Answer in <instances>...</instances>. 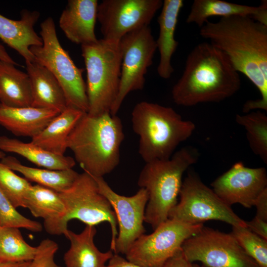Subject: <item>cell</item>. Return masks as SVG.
<instances>
[{
    "label": "cell",
    "mask_w": 267,
    "mask_h": 267,
    "mask_svg": "<svg viewBox=\"0 0 267 267\" xmlns=\"http://www.w3.org/2000/svg\"><path fill=\"white\" fill-rule=\"evenodd\" d=\"M199 34L221 50L236 71L258 89L261 98L246 101L243 112H267V25L249 17H222L216 22L206 21Z\"/></svg>",
    "instance_id": "1"
},
{
    "label": "cell",
    "mask_w": 267,
    "mask_h": 267,
    "mask_svg": "<svg viewBox=\"0 0 267 267\" xmlns=\"http://www.w3.org/2000/svg\"><path fill=\"white\" fill-rule=\"evenodd\" d=\"M241 80L227 56L210 43L196 45L188 54L172 96L178 105L190 107L219 102L240 89Z\"/></svg>",
    "instance_id": "2"
},
{
    "label": "cell",
    "mask_w": 267,
    "mask_h": 267,
    "mask_svg": "<svg viewBox=\"0 0 267 267\" xmlns=\"http://www.w3.org/2000/svg\"><path fill=\"white\" fill-rule=\"evenodd\" d=\"M124 138L122 121L116 115L85 113L68 137L67 148L84 172L103 177L118 166Z\"/></svg>",
    "instance_id": "3"
},
{
    "label": "cell",
    "mask_w": 267,
    "mask_h": 267,
    "mask_svg": "<svg viewBox=\"0 0 267 267\" xmlns=\"http://www.w3.org/2000/svg\"><path fill=\"white\" fill-rule=\"evenodd\" d=\"M132 124L139 137L138 153L145 163L170 158L195 129L193 122L183 120L172 108L145 101L134 106Z\"/></svg>",
    "instance_id": "4"
},
{
    "label": "cell",
    "mask_w": 267,
    "mask_h": 267,
    "mask_svg": "<svg viewBox=\"0 0 267 267\" xmlns=\"http://www.w3.org/2000/svg\"><path fill=\"white\" fill-rule=\"evenodd\" d=\"M199 157L198 150L189 146L175 152L168 159L145 163L137 184L148 193L144 222L153 230L169 219L170 211L178 203L183 175Z\"/></svg>",
    "instance_id": "5"
},
{
    "label": "cell",
    "mask_w": 267,
    "mask_h": 267,
    "mask_svg": "<svg viewBox=\"0 0 267 267\" xmlns=\"http://www.w3.org/2000/svg\"><path fill=\"white\" fill-rule=\"evenodd\" d=\"M87 72V113L98 116L110 113L117 97L121 76L119 43L103 39L81 45Z\"/></svg>",
    "instance_id": "6"
},
{
    "label": "cell",
    "mask_w": 267,
    "mask_h": 267,
    "mask_svg": "<svg viewBox=\"0 0 267 267\" xmlns=\"http://www.w3.org/2000/svg\"><path fill=\"white\" fill-rule=\"evenodd\" d=\"M41 46L30 49L35 61L45 67L57 80L63 90L67 107L87 113L89 103L84 69L78 68L61 45L53 18L47 17L40 25Z\"/></svg>",
    "instance_id": "7"
},
{
    "label": "cell",
    "mask_w": 267,
    "mask_h": 267,
    "mask_svg": "<svg viewBox=\"0 0 267 267\" xmlns=\"http://www.w3.org/2000/svg\"><path fill=\"white\" fill-rule=\"evenodd\" d=\"M179 195V201L170 211L169 219L189 224L216 220L232 226L247 227L246 221L238 216L194 172H188Z\"/></svg>",
    "instance_id": "8"
},
{
    "label": "cell",
    "mask_w": 267,
    "mask_h": 267,
    "mask_svg": "<svg viewBox=\"0 0 267 267\" xmlns=\"http://www.w3.org/2000/svg\"><path fill=\"white\" fill-rule=\"evenodd\" d=\"M59 194L66 209L63 220L64 228L68 229V223L73 219L94 226L107 222L111 230L110 249L114 252L118 235L117 218L110 203L100 192L92 177L85 172L79 174L72 186Z\"/></svg>",
    "instance_id": "9"
},
{
    "label": "cell",
    "mask_w": 267,
    "mask_h": 267,
    "mask_svg": "<svg viewBox=\"0 0 267 267\" xmlns=\"http://www.w3.org/2000/svg\"><path fill=\"white\" fill-rule=\"evenodd\" d=\"M203 226V223L189 224L168 219L152 233L139 237L127 251L126 259L143 267H163L181 249L183 242Z\"/></svg>",
    "instance_id": "10"
},
{
    "label": "cell",
    "mask_w": 267,
    "mask_h": 267,
    "mask_svg": "<svg viewBox=\"0 0 267 267\" xmlns=\"http://www.w3.org/2000/svg\"><path fill=\"white\" fill-rule=\"evenodd\" d=\"M122 53L121 76L119 92L110 113L116 115L127 95L142 90L145 76L152 65L157 49L150 27L145 26L131 32L119 42Z\"/></svg>",
    "instance_id": "11"
},
{
    "label": "cell",
    "mask_w": 267,
    "mask_h": 267,
    "mask_svg": "<svg viewBox=\"0 0 267 267\" xmlns=\"http://www.w3.org/2000/svg\"><path fill=\"white\" fill-rule=\"evenodd\" d=\"M181 249L191 263L198 261L207 267H260L240 246L231 233L204 226L187 239Z\"/></svg>",
    "instance_id": "12"
},
{
    "label": "cell",
    "mask_w": 267,
    "mask_h": 267,
    "mask_svg": "<svg viewBox=\"0 0 267 267\" xmlns=\"http://www.w3.org/2000/svg\"><path fill=\"white\" fill-rule=\"evenodd\" d=\"M162 4L161 0H103L97 11L102 39L119 43L127 34L149 26Z\"/></svg>",
    "instance_id": "13"
},
{
    "label": "cell",
    "mask_w": 267,
    "mask_h": 267,
    "mask_svg": "<svg viewBox=\"0 0 267 267\" xmlns=\"http://www.w3.org/2000/svg\"><path fill=\"white\" fill-rule=\"evenodd\" d=\"M91 176L100 192L110 203L117 218L119 231L114 253L125 255L132 244L146 231L143 223L148 193L140 188L132 196L121 195L113 190L103 177Z\"/></svg>",
    "instance_id": "14"
},
{
    "label": "cell",
    "mask_w": 267,
    "mask_h": 267,
    "mask_svg": "<svg viewBox=\"0 0 267 267\" xmlns=\"http://www.w3.org/2000/svg\"><path fill=\"white\" fill-rule=\"evenodd\" d=\"M211 186L229 206L238 203L250 208L267 189V171L263 167L249 168L238 162L213 181Z\"/></svg>",
    "instance_id": "15"
},
{
    "label": "cell",
    "mask_w": 267,
    "mask_h": 267,
    "mask_svg": "<svg viewBox=\"0 0 267 267\" xmlns=\"http://www.w3.org/2000/svg\"><path fill=\"white\" fill-rule=\"evenodd\" d=\"M98 5L96 0H69L59 20V27L67 38L81 45L95 43Z\"/></svg>",
    "instance_id": "16"
},
{
    "label": "cell",
    "mask_w": 267,
    "mask_h": 267,
    "mask_svg": "<svg viewBox=\"0 0 267 267\" xmlns=\"http://www.w3.org/2000/svg\"><path fill=\"white\" fill-rule=\"evenodd\" d=\"M40 15L37 11L23 10L20 19L15 20L0 14V39L16 50L25 62L35 61L30 47L43 44L41 37L34 29Z\"/></svg>",
    "instance_id": "17"
},
{
    "label": "cell",
    "mask_w": 267,
    "mask_h": 267,
    "mask_svg": "<svg viewBox=\"0 0 267 267\" xmlns=\"http://www.w3.org/2000/svg\"><path fill=\"white\" fill-rule=\"evenodd\" d=\"M25 208L33 216L43 219L48 233L61 235L68 229L63 225L66 209L59 193L37 184L32 185L26 197Z\"/></svg>",
    "instance_id": "18"
},
{
    "label": "cell",
    "mask_w": 267,
    "mask_h": 267,
    "mask_svg": "<svg viewBox=\"0 0 267 267\" xmlns=\"http://www.w3.org/2000/svg\"><path fill=\"white\" fill-rule=\"evenodd\" d=\"M212 16L221 18L249 17L267 25V1L262 0L260 5L254 6L221 0H195L186 21L187 23H194L201 27Z\"/></svg>",
    "instance_id": "19"
},
{
    "label": "cell",
    "mask_w": 267,
    "mask_h": 267,
    "mask_svg": "<svg viewBox=\"0 0 267 267\" xmlns=\"http://www.w3.org/2000/svg\"><path fill=\"white\" fill-rule=\"evenodd\" d=\"M183 6L182 0H164L158 18L159 34L156 43L160 53V61L157 72L164 79L170 78L174 71L171 59L178 44L175 38V34Z\"/></svg>",
    "instance_id": "20"
},
{
    "label": "cell",
    "mask_w": 267,
    "mask_h": 267,
    "mask_svg": "<svg viewBox=\"0 0 267 267\" xmlns=\"http://www.w3.org/2000/svg\"><path fill=\"white\" fill-rule=\"evenodd\" d=\"M60 113L32 106L13 107L0 104V125L16 136L38 135Z\"/></svg>",
    "instance_id": "21"
},
{
    "label": "cell",
    "mask_w": 267,
    "mask_h": 267,
    "mask_svg": "<svg viewBox=\"0 0 267 267\" xmlns=\"http://www.w3.org/2000/svg\"><path fill=\"white\" fill-rule=\"evenodd\" d=\"M25 63L31 85V106L54 110L59 113L64 111L67 107L66 98L54 76L35 61Z\"/></svg>",
    "instance_id": "22"
},
{
    "label": "cell",
    "mask_w": 267,
    "mask_h": 267,
    "mask_svg": "<svg viewBox=\"0 0 267 267\" xmlns=\"http://www.w3.org/2000/svg\"><path fill=\"white\" fill-rule=\"evenodd\" d=\"M94 226L86 225L79 233L68 229L63 235L70 242V246L64 254L66 267H105L113 256L111 250L100 251L94 243L96 234Z\"/></svg>",
    "instance_id": "23"
},
{
    "label": "cell",
    "mask_w": 267,
    "mask_h": 267,
    "mask_svg": "<svg viewBox=\"0 0 267 267\" xmlns=\"http://www.w3.org/2000/svg\"><path fill=\"white\" fill-rule=\"evenodd\" d=\"M85 113L67 107L54 117L31 142L52 153L64 155L67 140L72 130Z\"/></svg>",
    "instance_id": "24"
},
{
    "label": "cell",
    "mask_w": 267,
    "mask_h": 267,
    "mask_svg": "<svg viewBox=\"0 0 267 267\" xmlns=\"http://www.w3.org/2000/svg\"><path fill=\"white\" fill-rule=\"evenodd\" d=\"M15 66L0 60V104L13 107L31 106L29 76Z\"/></svg>",
    "instance_id": "25"
},
{
    "label": "cell",
    "mask_w": 267,
    "mask_h": 267,
    "mask_svg": "<svg viewBox=\"0 0 267 267\" xmlns=\"http://www.w3.org/2000/svg\"><path fill=\"white\" fill-rule=\"evenodd\" d=\"M0 150L17 154L39 167L50 170L72 169L76 164L71 157L56 155L31 142H24L4 135L0 136Z\"/></svg>",
    "instance_id": "26"
},
{
    "label": "cell",
    "mask_w": 267,
    "mask_h": 267,
    "mask_svg": "<svg viewBox=\"0 0 267 267\" xmlns=\"http://www.w3.org/2000/svg\"><path fill=\"white\" fill-rule=\"evenodd\" d=\"M13 171L21 174L29 181L51 189L58 193L69 188L79 173L73 169L53 170L28 167L22 164L16 158L5 156L0 161Z\"/></svg>",
    "instance_id": "27"
},
{
    "label": "cell",
    "mask_w": 267,
    "mask_h": 267,
    "mask_svg": "<svg viewBox=\"0 0 267 267\" xmlns=\"http://www.w3.org/2000/svg\"><path fill=\"white\" fill-rule=\"evenodd\" d=\"M37 250L24 240L19 228L1 227L0 231V262L18 263L31 262Z\"/></svg>",
    "instance_id": "28"
},
{
    "label": "cell",
    "mask_w": 267,
    "mask_h": 267,
    "mask_svg": "<svg viewBox=\"0 0 267 267\" xmlns=\"http://www.w3.org/2000/svg\"><path fill=\"white\" fill-rule=\"evenodd\" d=\"M235 121L246 131V137L253 152L267 164V116L260 110L236 114Z\"/></svg>",
    "instance_id": "29"
},
{
    "label": "cell",
    "mask_w": 267,
    "mask_h": 267,
    "mask_svg": "<svg viewBox=\"0 0 267 267\" xmlns=\"http://www.w3.org/2000/svg\"><path fill=\"white\" fill-rule=\"evenodd\" d=\"M32 184L25 178L0 162V187L16 208H25V199Z\"/></svg>",
    "instance_id": "30"
},
{
    "label": "cell",
    "mask_w": 267,
    "mask_h": 267,
    "mask_svg": "<svg viewBox=\"0 0 267 267\" xmlns=\"http://www.w3.org/2000/svg\"><path fill=\"white\" fill-rule=\"evenodd\" d=\"M231 233L246 254L260 267H267V240L246 227L232 226Z\"/></svg>",
    "instance_id": "31"
},
{
    "label": "cell",
    "mask_w": 267,
    "mask_h": 267,
    "mask_svg": "<svg viewBox=\"0 0 267 267\" xmlns=\"http://www.w3.org/2000/svg\"><path fill=\"white\" fill-rule=\"evenodd\" d=\"M0 224L1 227L23 228L35 232H41L43 229L41 223L30 220L18 212L0 187Z\"/></svg>",
    "instance_id": "32"
},
{
    "label": "cell",
    "mask_w": 267,
    "mask_h": 267,
    "mask_svg": "<svg viewBox=\"0 0 267 267\" xmlns=\"http://www.w3.org/2000/svg\"><path fill=\"white\" fill-rule=\"evenodd\" d=\"M36 255L26 267H61L55 262V254L58 250V245L54 241L43 240L37 247Z\"/></svg>",
    "instance_id": "33"
},
{
    "label": "cell",
    "mask_w": 267,
    "mask_h": 267,
    "mask_svg": "<svg viewBox=\"0 0 267 267\" xmlns=\"http://www.w3.org/2000/svg\"><path fill=\"white\" fill-rule=\"evenodd\" d=\"M246 223L249 230L267 240V221L255 216L251 221H246Z\"/></svg>",
    "instance_id": "34"
},
{
    "label": "cell",
    "mask_w": 267,
    "mask_h": 267,
    "mask_svg": "<svg viewBox=\"0 0 267 267\" xmlns=\"http://www.w3.org/2000/svg\"><path fill=\"white\" fill-rule=\"evenodd\" d=\"M163 267H192V263L185 258L181 249L166 262Z\"/></svg>",
    "instance_id": "35"
},
{
    "label": "cell",
    "mask_w": 267,
    "mask_h": 267,
    "mask_svg": "<svg viewBox=\"0 0 267 267\" xmlns=\"http://www.w3.org/2000/svg\"><path fill=\"white\" fill-rule=\"evenodd\" d=\"M254 206L257 209L255 216L267 221V189L259 195Z\"/></svg>",
    "instance_id": "36"
},
{
    "label": "cell",
    "mask_w": 267,
    "mask_h": 267,
    "mask_svg": "<svg viewBox=\"0 0 267 267\" xmlns=\"http://www.w3.org/2000/svg\"><path fill=\"white\" fill-rule=\"evenodd\" d=\"M105 267H143L134 264L126 259L120 256L119 254H114L109 260L108 263Z\"/></svg>",
    "instance_id": "37"
},
{
    "label": "cell",
    "mask_w": 267,
    "mask_h": 267,
    "mask_svg": "<svg viewBox=\"0 0 267 267\" xmlns=\"http://www.w3.org/2000/svg\"><path fill=\"white\" fill-rule=\"evenodd\" d=\"M0 60L4 61L16 66L18 65L17 64L8 54L5 48L1 44H0Z\"/></svg>",
    "instance_id": "38"
},
{
    "label": "cell",
    "mask_w": 267,
    "mask_h": 267,
    "mask_svg": "<svg viewBox=\"0 0 267 267\" xmlns=\"http://www.w3.org/2000/svg\"><path fill=\"white\" fill-rule=\"evenodd\" d=\"M30 262L12 263L0 262V267H26Z\"/></svg>",
    "instance_id": "39"
},
{
    "label": "cell",
    "mask_w": 267,
    "mask_h": 267,
    "mask_svg": "<svg viewBox=\"0 0 267 267\" xmlns=\"http://www.w3.org/2000/svg\"><path fill=\"white\" fill-rule=\"evenodd\" d=\"M5 154L3 151L0 150V159H2L3 157L5 156Z\"/></svg>",
    "instance_id": "40"
},
{
    "label": "cell",
    "mask_w": 267,
    "mask_h": 267,
    "mask_svg": "<svg viewBox=\"0 0 267 267\" xmlns=\"http://www.w3.org/2000/svg\"><path fill=\"white\" fill-rule=\"evenodd\" d=\"M192 267H207L204 265H201V266H200L198 264H192Z\"/></svg>",
    "instance_id": "41"
},
{
    "label": "cell",
    "mask_w": 267,
    "mask_h": 267,
    "mask_svg": "<svg viewBox=\"0 0 267 267\" xmlns=\"http://www.w3.org/2000/svg\"><path fill=\"white\" fill-rule=\"evenodd\" d=\"M1 228V225L0 224V231Z\"/></svg>",
    "instance_id": "42"
}]
</instances>
